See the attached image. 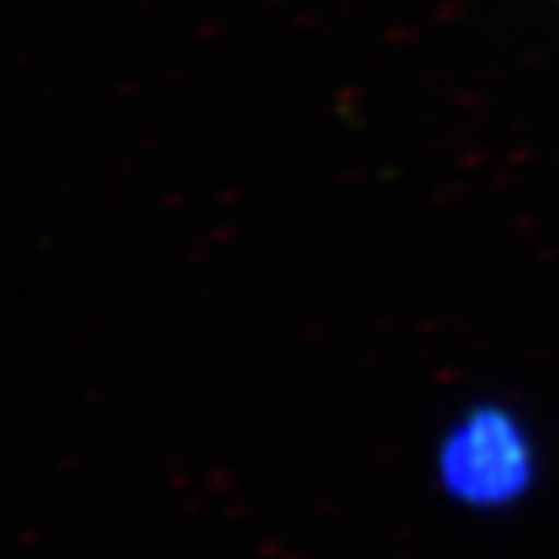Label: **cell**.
Wrapping results in <instances>:
<instances>
[{
    "instance_id": "cell-1",
    "label": "cell",
    "mask_w": 559,
    "mask_h": 559,
    "mask_svg": "<svg viewBox=\"0 0 559 559\" xmlns=\"http://www.w3.org/2000/svg\"><path fill=\"white\" fill-rule=\"evenodd\" d=\"M432 473L441 498L460 510L507 513L538 488V441L510 407L485 401L444 429Z\"/></svg>"
}]
</instances>
